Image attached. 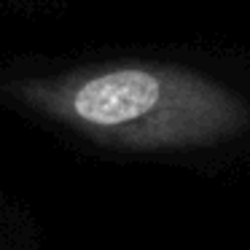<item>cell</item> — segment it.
Masks as SVG:
<instances>
[{
  "instance_id": "obj_1",
  "label": "cell",
  "mask_w": 250,
  "mask_h": 250,
  "mask_svg": "<svg viewBox=\"0 0 250 250\" xmlns=\"http://www.w3.org/2000/svg\"><path fill=\"white\" fill-rule=\"evenodd\" d=\"M33 113L121 151H183L242 135L250 108L223 83L162 62H105L6 83Z\"/></svg>"
}]
</instances>
